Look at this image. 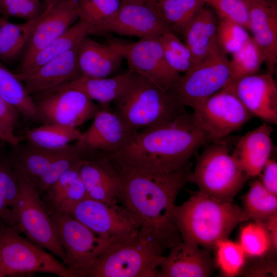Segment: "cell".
<instances>
[{
  "mask_svg": "<svg viewBox=\"0 0 277 277\" xmlns=\"http://www.w3.org/2000/svg\"><path fill=\"white\" fill-rule=\"evenodd\" d=\"M216 34L218 43L225 54L237 51L251 37L240 24L221 18L218 22Z\"/></svg>",
  "mask_w": 277,
  "mask_h": 277,
  "instance_id": "41",
  "label": "cell"
},
{
  "mask_svg": "<svg viewBox=\"0 0 277 277\" xmlns=\"http://www.w3.org/2000/svg\"><path fill=\"white\" fill-rule=\"evenodd\" d=\"M123 60L115 41L103 44L86 35L78 46V66L82 75L85 76H111L120 68Z\"/></svg>",
  "mask_w": 277,
  "mask_h": 277,
  "instance_id": "23",
  "label": "cell"
},
{
  "mask_svg": "<svg viewBox=\"0 0 277 277\" xmlns=\"http://www.w3.org/2000/svg\"><path fill=\"white\" fill-rule=\"evenodd\" d=\"M168 29L149 3L121 1L115 15L95 35L115 33L140 38L159 37Z\"/></svg>",
  "mask_w": 277,
  "mask_h": 277,
  "instance_id": "16",
  "label": "cell"
},
{
  "mask_svg": "<svg viewBox=\"0 0 277 277\" xmlns=\"http://www.w3.org/2000/svg\"><path fill=\"white\" fill-rule=\"evenodd\" d=\"M231 54L229 82L258 73L264 63L263 56L251 36L241 48Z\"/></svg>",
  "mask_w": 277,
  "mask_h": 277,
  "instance_id": "38",
  "label": "cell"
},
{
  "mask_svg": "<svg viewBox=\"0 0 277 277\" xmlns=\"http://www.w3.org/2000/svg\"><path fill=\"white\" fill-rule=\"evenodd\" d=\"M165 254L138 233L134 238L111 243L74 277H157Z\"/></svg>",
  "mask_w": 277,
  "mask_h": 277,
  "instance_id": "5",
  "label": "cell"
},
{
  "mask_svg": "<svg viewBox=\"0 0 277 277\" xmlns=\"http://www.w3.org/2000/svg\"><path fill=\"white\" fill-rule=\"evenodd\" d=\"M214 267L209 250L181 241L164 255L157 277H207L212 274Z\"/></svg>",
  "mask_w": 277,
  "mask_h": 277,
  "instance_id": "21",
  "label": "cell"
},
{
  "mask_svg": "<svg viewBox=\"0 0 277 277\" xmlns=\"http://www.w3.org/2000/svg\"><path fill=\"white\" fill-rule=\"evenodd\" d=\"M162 1V0H150L149 3L157 2V1Z\"/></svg>",
  "mask_w": 277,
  "mask_h": 277,
  "instance_id": "53",
  "label": "cell"
},
{
  "mask_svg": "<svg viewBox=\"0 0 277 277\" xmlns=\"http://www.w3.org/2000/svg\"><path fill=\"white\" fill-rule=\"evenodd\" d=\"M208 144L187 112L157 127L132 132L124 146L112 154L132 167L152 172L181 168Z\"/></svg>",
  "mask_w": 277,
  "mask_h": 277,
  "instance_id": "2",
  "label": "cell"
},
{
  "mask_svg": "<svg viewBox=\"0 0 277 277\" xmlns=\"http://www.w3.org/2000/svg\"><path fill=\"white\" fill-rule=\"evenodd\" d=\"M0 255L4 276L39 272L73 277L63 263L2 220Z\"/></svg>",
  "mask_w": 277,
  "mask_h": 277,
  "instance_id": "8",
  "label": "cell"
},
{
  "mask_svg": "<svg viewBox=\"0 0 277 277\" xmlns=\"http://www.w3.org/2000/svg\"><path fill=\"white\" fill-rule=\"evenodd\" d=\"M159 37L142 38L133 43L116 42L129 70L145 77L161 88L170 90L181 75L166 62Z\"/></svg>",
  "mask_w": 277,
  "mask_h": 277,
  "instance_id": "14",
  "label": "cell"
},
{
  "mask_svg": "<svg viewBox=\"0 0 277 277\" xmlns=\"http://www.w3.org/2000/svg\"><path fill=\"white\" fill-rule=\"evenodd\" d=\"M85 154L76 143L67 146L33 185L40 196L65 172L78 165Z\"/></svg>",
  "mask_w": 277,
  "mask_h": 277,
  "instance_id": "34",
  "label": "cell"
},
{
  "mask_svg": "<svg viewBox=\"0 0 277 277\" xmlns=\"http://www.w3.org/2000/svg\"><path fill=\"white\" fill-rule=\"evenodd\" d=\"M159 38L166 62L172 70L180 74L186 72L192 67L191 52L176 34L167 29Z\"/></svg>",
  "mask_w": 277,
  "mask_h": 277,
  "instance_id": "39",
  "label": "cell"
},
{
  "mask_svg": "<svg viewBox=\"0 0 277 277\" xmlns=\"http://www.w3.org/2000/svg\"><path fill=\"white\" fill-rule=\"evenodd\" d=\"M269 233L274 251L277 250V214L263 222Z\"/></svg>",
  "mask_w": 277,
  "mask_h": 277,
  "instance_id": "48",
  "label": "cell"
},
{
  "mask_svg": "<svg viewBox=\"0 0 277 277\" xmlns=\"http://www.w3.org/2000/svg\"><path fill=\"white\" fill-rule=\"evenodd\" d=\"M73 277L78 270L97 258L112 242L104 239L71 216L62 212L50 213Z\"/></svg>",
  "mask_w": 277,
  "mask_h": 277,
  "instance_id": "13",
  "label": "cell"
},
{
  "mask_svg": "<svg viewBox=\"0 0 277 277\" xmlns=\"http://www.w3.org/2000/svg\"><path fill=\"white\" fill-rule=\"evenodd\" d=\"M70 214L100 237L112 242L136 237L140 226L120 204H108L86 197L68 208Z\"/></svg>",
  "mask_w": 277,
  "mask_h": 277,
  "instance_id": "10",
  "label": "cell"
},
{
  "mask_svg": "<svg viewBox=\"0 0 277 277\" xmlns=\"http://www.w3.org/2000/svg\"><path fill=\"white\" fill-rule=\"evenodd\" d=\"M216 12L219 18L236 22L249 30V16L244 0H205Z\"/></svg>",
  "mask_w": 277,
  "mask_h": 277,
  "instance_id": "44",
  "label": "cell"
},
{
  "mask_svg": "<svg viewBox=\"0 0 277 277\" xmlns=\"http://www.w3.org/2000/svg\"><path fill=\"white\" fill-rule=\"evenodd\" d=\"M257 259L258 260L251 264L247 269L244 268L242 272L245 276H276L277 266L274 256L267 255Z\"/></svg>",
  "mask_w": 277,
  "mask_h": 277,
  "instance_id": "46",
  "label": "cell"
},
{
  "mask_svg": "<svg viewBox=\"0 0 277 277\" xmlns=\"http://www.w3.org/2000/svg\"><path fill=\"white\" fill-rule=\"evenodd\" d=\"M149 3L165 26L177 35H182L194 16L206 4L205 0H162Z\"/></svg>",
  "mask_w": 277,
  "mask_h": 277,
  "instance_id": "28",
  "label": "cell"
},
{
  "mask_svg": "<svg viewBox=\"0 0 277 277\" xmlns=\"http://www.w3.org/2000/svg\"><path fill=\"white\" fill-rule=\"evenodd\" d=\"M45 9L42 0H0V12L26 21L38 17Z\"/></svg>",
  "mask_w": 277,
  "mask_h": 277,
  "instance_id": "43",
  "label": "cell"
},
{
  "mask_svg": "<svg viewBox=\"0 0 277 277\" xmlns=\"http://www.w3.org/2000/svg\"><path fill=\"white\" fill-rule=\"evenodd\" d=\"M248 220L264 222L277 214V195L267 190L260 180L253 181L242 199Z\"/></svg>",
  "mask_w": 277,
  "mask_h": 277,
  "instance_id": "31",
  "label": "cell"
},
{
  "mask_svg": "<svg viewBox=\"0 0 277 277\" xmlns=\"http://www.w3.org/2000/svg\"><path fill=\"white\" fill-rule=\"evenodd\" d=\"M222 89L234 94L253 116L277 123V85L273 74L267 71L246 76L229 82Z\"/></svg>",
  "mask_w": 277,
  "mask_h": 277,
  "instance_id": "15",
  "label": "cell"
},
{
  "mask_svg": "<svg viewBox=\"0 0 277 277\" xmlns=\"http://www.w3.org/2000/svg\"><path fill=\"white\" fill-rule=\"evenodd\" d=\"M78 171L87 197L108 204L118 203L120 179L109 153L86 152Z\"/></svg>",
  "mask_w": 277,
  "mask_h": 277,
  "instance_id": "17",
  "label": "cell"
},
{
  "mask_svg": "<svg viewBox=\"0 0 277 277\" xmlns=\"http://www.w3.org/2000/svg\"><path fill=\"white\" fill-rule=\"evenodd\" d=\"M60 1H62V0H44V2L45 4L46 8L47 7L51 6Z\"/></svg>",
  "mask_w": 277,
  "mask_h": 277,
  "instance_id": "50",
  "label": "cell"
},
{
  "mask_svg": "<svg viewBox=\"0 0 277 277\" xmlns=\"http://www.w3.org/2000/svg\"><path fill=\"white\" fill-rule=\"evenodd\" d=\"M260 175L263 186L272 193L277 195V163L270 157L266 162Z\"/></svg>",
  "mask_w": 277,
  "mask_h": 277,
  "instance_id": "47",
  "label": "cell"
},
{
  "mask_svg": "<svg viewBox=\"0 0 277 277\" xmlns=\"http://www.w3.org/2000/svg\"><path fill=\"white\" fill-rule=\"evenodd\" d=\"M113 102L115 113L131 132L165 124L187 112L172 89L134 72Z\"/></svg>",
  "mask_w": 277,
  "mask_h": 277,
  "instance_id": "4",
  "label": "cell"
},
{
  "mask_svg": "<svg viewBox=\"0 0 277 277\" xmlns=\"http://www.w3.org/2000/svg\"><path fill=\"white\" fill-rule=\"evenodd\" d=\"M193 109V123L208 144L223 140L254 117L234 94L225 89Z\"/></svg>",
  "mask_w": 277,
  "mask_h": 277,
  "instance_id": "9",
  "label": "cell"
},
{
  "mask_svg": "<svg viewBox=\"0 0 277 277\" xmlns=\"http://www.w3.org/2000/svg\"><path fill=\"white\" fill-rule=\"evenodd\" d=\"M204 147L188 182L196 185L199 191L208 196L233 202L250 177L222 140Z\"/></svg>",
  "mask_w": 277,
  "mask_h": 277,
  "instance_id": "6",
  "label": "cell"
},
{
  "mask_svg": "<svg viewBox=\"0 0 277 277\" xmlns=\"http://www.w3.org/2000/svg\"><path fill=\"white\" fill-rule=\"evenodd\" d=\"M78 166L65 172L42 195H44V197L42 200L50 213L56 211L63 212L69 207L87 197L78 173Z\"/></svg>",
  "mask_w": 277,
  "mask_h": 277,
  "instance_id": "26",
  "label": "cell"
},
{
  "mask_svg": "<svg viewBox=\"0 0 277 277\" xmlns=\"http://www.w3.org/2000/svg\"><path fill=\"white\" fill-rule=\"evenodd\" d=\"M88 30L87 25L78 19L62 35L36 52L27 60L22 61L16 74L23 75L28 74L71 50L87 35Z\"/></svg>",
  "mask_w": 277,
  "mask_h": 277,
  "instance_id": "27",
  "label": "cell"
},
{
  "mask_svg": "<svg viewBox=\"0 0 277 277\" xmlns=\"http://www.w3.org/2000/svg\"><path fill=\"white\" fill-rule=\"evenodd\" d=\"M273 128L263 124L240 138L233 155L250 177L259 176L271 155Z\"/></svg>",
  "mask_w": 277,
  "mask_h": 277,
  "instance_id": "24",
  "label": "cell"
},
{
  "mask_svg": "<svg viewBox=\"0 0 277 277\" xmlns=\"http://www.w3.org/2000/svg\"><path fill=\"white\" fill-rule=\"evenodd\" d=\"M17 175L9 157H0V221L6 224L18 194Z\"/></svg>",
  "mask_w": 277,
  "mask_h": 277,
  "instance_id": "40",
  "label": "cell"
},
{
  "mask_svg": "<svg viewBox=\"0 0 277 277\" xmlns=\"http://www.w3.org/2000/svg\"><path fill=\"white\" fill-rule=\"evenodd\" d=\"M78 44L28 74L16 75L28 93L31 95L43 92L81 77L77 63Z\"/></svg>",
  "mask_w": 277,
  "mask_h": 277,
  "instance_id": "22",
  "label": "cell"
},
{
  "mask_svg": "<svg viewBox=\"0 0 277 277\" xmlns=\"http://www.w3.org/2000/svg\"><path fill=\"white\" fill-rule=\"evenodd\" d=\"M121 4V0H78V19L87 25V35H95L115 15Z\"/></svg>",
  "mask_w": 277,
  "mask_h": 277,
  "instance_id": "35",
  "label": "cell"
},
{
  "mask_svg": "<svg viewBox=\"0 0 277 277\" xmlns=\"http://www.w3.org/2000/svg\"><path fill=\"white\" fill-rule=\"evenodd\" d=\"M37 18L21 24L3 18L0 27V61L11 60L26 48Z\"/></svg>",
  "mask_w": 277,
  "mask_h": 277,
  "instance_id": "33",
  "label": "cell"
},
{
  "mask_svg": "<svg viewBox=\"0 0 277 277\" xmlns=\"http://www.w3.org/2000/svg\"><path fill=\"white\" fill-rule=\"evenodd\" d=\"M3 18L0 17V27H1L2 21H3Z\"/></svg>",
  "mask_w": 277,
  "mask_h": 277,
  "instance_id": "54",
  "label": "cell"
},
{
  "mask_svg": "<svg viewBox=\"0 0 277 277\" xmlns=\"http://www.w3.org/2000/svg\"><path fill=\"white\" fill-rule=\"evenodd\" d=\"M19 113L0 95V126L9 140V144L14 146L20 142L15 132Z\"/></svg>",
  "mask_w": 277,
  "mask_h": 277,
  "instance_id": "45",
  "label": "cell"
},
{
  "mask_svg": "<svg viewBox=\"0 0 277 277\" xmlns=\"http://www.w3.org/2000/svg\"><path fill=\"white\" fill-rule=\"evenodd\" d=\"M215 265L226 277H234L241 274L246 264V256L239 243L224 239L215 246Z\"/></svg>",
  "mask_w": 277,
  "mask_h": 277,
  "instance_id": "37",
  "label": "cell"
},
{
  "mask_svg": "<svg viewBox=\"0 0 277 277\" xmlns=\"http://www.w3.org/2000/svg\"><path fill=\"white\" fill-rule=\"evenodd\" d=\"M230 81L229 60L220 49L181 75L172 90L182 105L194 108Z\"/></svg>",
  "mask_w": 277,
  "mask_h": 277,
  "instance_id": "11",
  "label": "cell"
},
{
  "mask_svg": "<svg viewBox=\"0 0 277 277\" xmlns=\"http://www.w3.org/2000/svg\"><path fill=\"white\" fill-rule=\"evenodd\" d=\"M132 73L128 70L123 74L107 77L92 78L82 75L67 83L83 91L93 101L107 106L121 94Z\"/></svg>",
  "mask_w": 277,
  "mask_h": 277,
  "instance_id": "29",
  "label": "cell"
},
{
  "mask_svg": "<svg viewBox=\"0 0 277 277\" xmlns=\"http://www.w3.org/2000/svg\"><path fill=\"white\" fill-rule=\"evenodd\" d=\"M121 1H133L142 2H145V3H149L150 0H121Z\"/></svg>",
  "mask_w": 277,
  "mask_h": 277,
  "instance_id": "52",
  "label": "cell"
},
{
  "mask_svg": "<svg viewBox=\"0 0 277 277\" xmlns=\"http://www.w3.org/2000/svg\"><path fill=\"white\" fill-rule=\"evenodd\" d=\"M110 155L120 179L118 204L137 221L140 234L165 253L182 241L173 214L177 196L188 182L191 163L169 172H152L129 166Z\"/></svg>",
  "mask_w": 277,
  "mask_h": 277,
  "instance_id": "1",
  "label": "cell"
},
{
  "mask_svg": "<svg viewBox=\"0 0 277 277\" xmlns=\"http://www.w3.org/2000/svg\"><path fill=\"white\" fill-rule=\"evenodd\" d=\"M66 147L49 149L29 143L9 157L17 176L33 185Z\"/></svg>",
  "mask_w": 277,
  "mask_h": 277,
  "instance_id": "25",
  "label": "cell"
},
{
  "mask_svg": "<svg viewBox=\"0 0 277 277\" xmlns=\"http://www.w3.org/2000/svg\"><path fill=\"white\" fill-rule=\"evenodd\" d=\"M39 93L42 97L35 103L39 120L45 124L77 128L100 109L83 91L68 83Z\"/></svg>",
  "mask_w": 277,
  "mask_h": 277,
  "instance_id": "12",
  "label": "cell"
},
{
  "mask_svg": "<svg viewBox=\"0 0 277 277\" xmlns=\"http://www.w3.org/2000/svg\"><path fill=\"white\" fill-rule=\"evenodd\" d=\"M81 132L73 128L53 124L43 125L26 131L25 137L29 143L49 149L66 147L70 143L76 142Z\"/></svg>",
  "mask_w": 277,
  "mask_h": 277,
  "instance_id": "32",
  "label": "cell"
},
{
  "mask_svg": "<svg viewBox=\"0 0 277 277\" xmlns=\"http://www.w3.org/2000/svg\"><path fill=\"white\" fill-rule=\"evenodd\" d=\"M107 107L100 108L91 125L81 132L80 138L76 142L86 152L115 153L124 146L132 132L115 112Z\"/></svg>",
  "mask_w": 277,
  "mask_h": 277,
  "instance_id": "20",
  "label": "cell"
},
{
  "mask_svg": "<svg viewBox=\"0 0 277 277\" xmlns=\"http://www.w3.org/2000/svg\"><path fill=\"white\" fill-rule=\"evenodd\" d=\"M44 2V0H42Z\"/></svg>",
  "mask_w": 277,
  "mask_h": 277,
  "instance_id": "55",
  "label": "cell"
},
{
  "mask_svg": "<svg viewBox=\"0 0 277 277\" xmlns=\"http://www.w3.org/2000/svg\"><path fill=\"white\" fill-rule=\"evenodd\" d=\"M78 0H62L47 7L30 33L22 61L65 33L78 20Z\"/></svg>",
  "mask_w": 277,
  "mask_h": 277,
  "instance_id": "18",
  "label": "cell"
},
{
  "mask_svg": "<svg viewBox=\"0 0 277 277\" xmlns=\"http://www.w3.org/2000/svg\"><path fill=\"white\" fill-rule=\"evenodd\" d=\"M173 216L182 241L209 251L219 241L228 239L239 224L248 220L233 202L217 200L199 191L175 205Z\"/></svg>",
  "mask_w": 277,
  "mask_h": 277,
  "instance_id": "3",
  "label": "cell"
},
{
  "mask_svg": "<svg viewBox=\"0 0 277 277\" xmlns=\"http://www.w3.org/2000/svg\"><path fill=\"white\" fill-rule=\"evenodd\" d=\"M4 274L2 263V261H1V255H0V277H4Z\"/></svg>",
  "mask_w": 277,
  "mask_h": 277,
  "instance_id": "51",
  "label": "cell"
},
{
  "mask_svg": "<svg viewBox=\"0 0 277 277\" xmlns=\"http://www.w3.org/2000/svg\"><path fill=\"white\" fill-rule=\"evenodd\" d=\"M0 140L2 141L9 143V140L3 129L0 126Z\"/></svg>",
  "mask_w": 277,
  "mask_h": 277,
  "instance_id": "49",
  "label": "cell"
},
{
  "mask_svg": "<svg viewBox=\"0 0 277 277\" xmlns=\"http://www.w3.org/2000/svg\"><path fill=\"white\" fill-rule=\"evenodd\" d=\"M0 95L19 113L39 120L37 106L15 73L0 64Z\"/></svg>",
  "mask_w": 277,
  "mask_h": 277,
  "instance_id": "30",
  "label": "cell"
},
{
  "mask_svg": "<svg viewBox=\"0 0 277 277\" xmlns=\"http://www.w3.org/2000/svg\"><path fill=\"white\" fill-rule=\"evenodd\" d=\"M249 30L260 50L267 72L273 74L277 63V5L275 0H244Z\"/></svg>",
  "mask_w": 277,
  "mask_h": 277,
  "instance_id": "19",
  "label": "cell"
},
{
  "mask_svg": "<svg viewBox=\"0 0 277 277\" xmlns=\"http://www.w3.org/2000/svg\"><path fill=\"white\" fill-rule=\"evenodd\" d=\"M17 176L19 186L18 197L6 224L51 252L66 266V253L50 213L32 184Z\"/></svg>",
  "mask_w": 277,
  "mask_h": 277,
  "instance_id": "7",
  "label": "cell"
},
{
  "mask_svg": "<svg viewBox=\"0 0 277 277\" xmlns=\"http://www.w3.org/2000/svg\"><path fill=\"white\" fill-rule=\"evenodd\" d=\"M217 24L218 21L215 15L208 22L196 42L189 48L192 57L193 66L222 49L217 39Z\"/></svg>",
  "mask_w": 277,
  "mask_h": 277,
  "instance_id": "42",
  "label": "cell"
},
{
  "mask_svg": "<svg viewBox=\"0 0 277 277\" xmlns=\"http://www.w3.org/2000/svg\"><path fill=\"white\" fill-rule=\"evenodd\" d=\"M239 243L249 258H259L275 254L265 224L253 221L241 228Z\"/></svg>",
  "mask_w": 277,
  "mask_h": 277,
  "instance_id": "36",
  "label": "cell"
}]
</instances>
